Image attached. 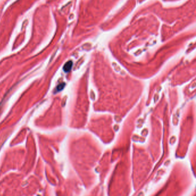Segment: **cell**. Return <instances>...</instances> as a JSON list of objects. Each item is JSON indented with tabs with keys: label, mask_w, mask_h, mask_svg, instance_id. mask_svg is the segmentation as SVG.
Returning <instances> with one entry per match:
<instances>
[{
	"label": "cell",
	"mask_w": 196,
	"mask_h": 196,
	"mask_svg": "<svg viewBox=\"0 0 196 196\" xmlns=\"http://www.w3.org/2000/svg\"><path fill=\"white\" fill-rule=\"evenodd\" d=\"M65 85V84L64 83L59 85L58 86V87H57V89H56L57 91H61V90H62L64 88Z\"/></svg>",
	"instance_id": "2"
},
{
	"label": "cell",
	"mask_w": 196,
	"mask_h": 196,
	"mask_svg": "<svg viewBox=\"0 0 196 196\" xmlns=\"http://www.w3.org/2000/svg\"><path fill=\"white\" fill-rule=\"evenodd\" d=\"M72 66H73V62L71 61H68L64 66L63 70L65 72L67 73L71 70Z\"/></svg>",
	"instance_id": "1"
}]
</instances>
